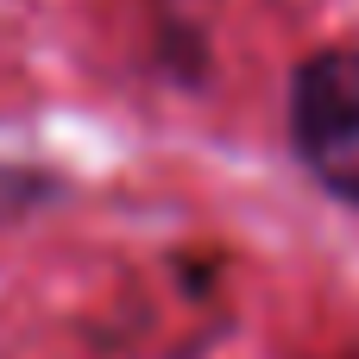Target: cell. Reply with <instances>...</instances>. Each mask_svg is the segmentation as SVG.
<instances>
[{
  "label": "cell",
  "instance_id": "1",
  "mask_svg": "<svg viewBox=\"0 0 359 359\" xmlns=\"http://www.w3.org/2000/svg\"><path fill=\"white\" fill-rule=\"evenodd\" d=\"M290 151L322 196L359 208V44H322L290 69Z\"/></svg>",
  "mask_w": 359,
  "mask_h": 359
},
{
  "label": "cell",
  "instance_id": "2",
  "mask_svg": "<svg viewBox=\"0 0 359 359\" xmlns=\"http://www.w3.org/2000/svg\"><path fill=\"white\" fill-rule=\"evenodd\" d=\"M50 189H57V183H50L44 170H32V164H0V221H19V215L44 208Z\"/></svg>",
  "mask_w": 359,
  "mask_h": 359
}]
</instances>
